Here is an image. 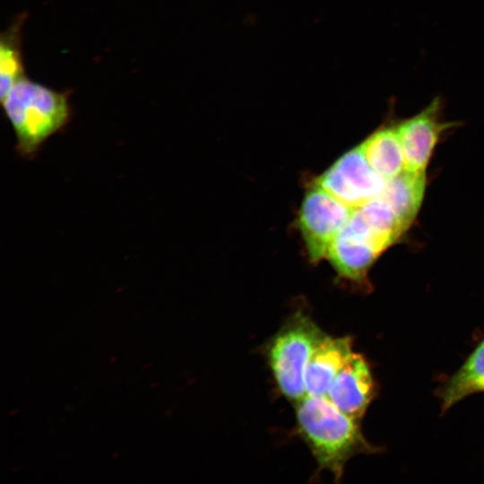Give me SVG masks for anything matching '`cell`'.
Masks as SVG:
<instances>
[{
    "label": "cell",
    "mask_w": 484,
    "mask_h": 484,
    "mask_svg": "<svg viewBox=\"0 0 484 484\" xmlns=\"http://www.w3.org/2000/svg\"><path fill=\"white\" fill-rule=\"evenodd\" d=\"M296 405V430L307 444L317 471H327L339 481L355 455L379 449L364 436L359 420L339 411L326 396L306 395Z\"/></svg>",
    "instance_id": "6da1fadb"
},
{
    "label": "cell",
    "mask_w": 484,
    "mask_h": 484,
    "mask_svg": "<svg viewBox=\"0 0 484 484\" xmlns=\"http://www.w3.org/2000/svg\"><path fill=\"white\" fill-rule=\"evenodd\" d=\"M70 93L55 91L26 76L1 99L15 134V149L22 157L33 158L51 136L68 125Z\"/></svg>",
    "instance_id": "7a4b0ae2"
},
{
    "label": "cell",
    "mask_w": 484,
    "mask_h": 484,
    "mask_svg": "<svg viewBox=\"0 0 484 484\" xmlns=\"http://www.w3.org/2000/svg\"><path fill=\"white\" fill-rule=\"evenodd\" d=\"M324 334L307 313L298 311L269 341L267 362L278 391L287 400L297 403L307 395V367Z\"/></svg>",
    "instance_id": "3957f363"
},
{
    "label": "cell",
    "mask_w": 484,
    "mask_h": 484,
    "mask_svg": "<svg viewBox=\"0 0 484 484\" xmlns=\"http://www.w3.org/2000/svg\"><path fill=\"white\" fill-rule=\"evenodd\" d=\"M353 208L314 184L307 192L299 212L298 226L308 255L319 262L353 212Z\"/></svg>",
    "instance_id": "277c9868"
},
{
    "label": "cell",
    "mask_w": 484,
    "mask_h": 484,
    "mask_svg": "<svg viewBox=\"0 0 484 484\" xmlns=\"http://www.w3.org/2000/svg\"><path fill=\"white\" fill-rule=\"evenodd\" d=\"M315 184L356 209L379 197L386 180L371 168L359 145L339 158Z\"/></svg>",
    "instance_id": "5b68a950"
},
{
    "label": "cell",
    "mask_w": 484,
    "mask_h": 484,
    "mask_svg": "<svg viewBox=\"0 0 484 484\" xmlns=\"http://www.w3.org/2000/svg\"><path fill=\"white\" fill-rule=\"evenodd\" d=\"M444 104L435 97L416 115L396 122L405 170L425 172L439 139L458 124L442 119Z\"/></svg>",
    "instance_id": "8992f818"
},
{
    "label": "cell",
    "mask_w": 484,
    "mask_h": 484,
    "mask_svg": "<svg viewBox=\"0 0 484 484\" xmlns=\"http://www.w3.org/2000/svg\"><path fill=\"white\" fill-rule=\"evenodd\" d=\"M376 394V383L366 358L352 352L333 379L326 398L341 412L360 420Z\"/></svg>",
    "instance_id": "52a82bcc"
},
{
    "label": "cell",
    "mask_w": 484,
    "mask_h": 484,
    "mask_svg": "<svg viewBox=\"0 0 484 484\" xmlns=\"http://www.w3.org/2000/svg\"><path fill=\"white\" fill-rule=\"evenodd\" d=\"M383 252L364 230L348 220L333 240L326 256L339 276L363 284L369 269Z\"/></svg>",
    "instance_id": "ba28073f"
},
{
    "label": "cell",
    "mask_w": 484,
    "mask_h": 484,
    "mask_svg": "<svg viewBox=\"0 0 484 484\" xmlns=\"http://www.w3.org/2000/svg\"><path fill=\"white\" fill-rule=\"evenodd\" d=\"M352 344L349 335L322 337L307 367V395L326 396L333 379L353 352Z\"/></svg>",
    "instance_id": "9c48e42d"
},
{
    "label": "cell",
    "mask_w": 484,
    "mask_h": 484,
    "mask_svg": "<svg viewBox=\"0 0 484 484\" xmlns=\"http://www.w3.org/2000/svg\"><path fill=\"white\" fill-rule=\"evenodd\" d=\"M426 188L425 172L403 170L387 180L381 197L407 231L422 204Z\"/></svg>",
    "instance_id": "30bf717a"
},
{
    "label": "cell",
    "mask_w": 484,
    "mask_h": 484,
    "mask_svg": "<svg viewBox=\"0 0 484 484\" xmlns=\"http://www.w3.org/2000/svg\"><path fill=\"white\" fill-rule=\"evenodd\" d=\"M359 145L371 168L385 180H390L404 170L396 122L382 125Z\"/></svg>",
    "instance_id": "8fae6325"
},
{
    "label": "cell",
    "mask_w": 484,
    "mask_h": 484,
    "mask_svg": "<svg viewBox=\"0 0 484 484\" xmlns=\"http://www.w3.org/2000/svg\"><path fill=\"white\" fill-rule=\"evenodd\" d=\"M484 392V340L443 387L440 398L446 411L462 399Z\"/></svg>",
    "instance_id": "7c38bea8"
},
{
    "label": "cell",
    "mask_w": 484,
    "mask_h": 484,
    "mask_svg": "<svg viewBox=\"0 0 484 484\" xmlns=\"http://www.w3.org/2000/svg\"><path fill=\"white\" fill-rule=\"evenodd\" d=\"M26 14L15 18L0 38V98L3 99L12 87L26 77L22 49V28Z\"/></svg>",
    "instance_id": "4fadbf2b"
}]
</instances>
